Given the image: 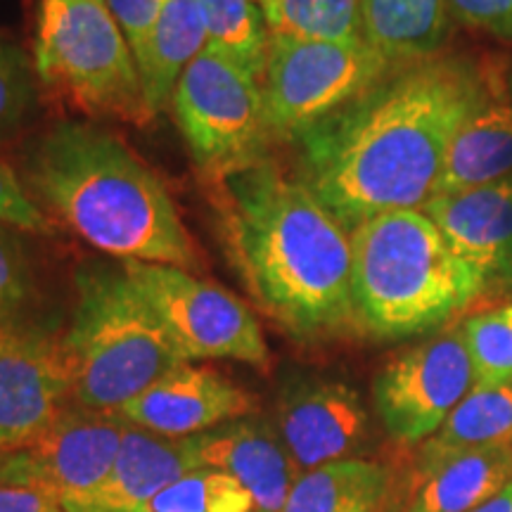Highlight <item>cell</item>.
I'll list each match as a JSON object with an SVG mask.
<instances>
[{
    "label": "cell",
    "instance_id": "1",
    "mask_svg": "<svg viewBox=\"0 0 512 512\" xmlns=\"http://www.w3.org/2000/svg\"><path fill=\"white\" fill-rule=\"evenodd\" d=\"M479 69L422 60L384 76L304 136V183L344 228L437 195L448 147L486 91Z\"/></svg>",
    "mask_w": 512,
    "mask_h": 512
},
{
    "label": "cell",
    "instance_id": "2",
    "mask_svg": "<svg viewBox=\"0 0 512 512\" xmlns=\"http://www.w3.org/2000/svg\"><path fill=\"white\" fill-rule=\"evenodd\" d=\"M214 185L223 245L261 311L304 339L354 328L351 233L309 185L271 162Z\"/></svg>",
    "mask_w": 512,
    "mask_h": 512
},
{
    "label": "cell",
    "instance_id": "3",
    "mask_svg": "<svg viewBox=\"0 0 512 512\" xmlns=\"http://www.w3.org/2000/svg\"><path fill=\"white\" fill-rule=\"evenodd\" d=\"M27 176L38 200L100 252L185 271L200 264L164 183L105 128H50L31 147Z\"/></svg>",
    "mask_w": 512,
    "mask_h": 512
},
{
    "label": "cell",
    "instance_id": "4",
    "mask_svg": "<svg viewBox=\"0 0 512 512\" xmlns=\"http://www.w3.org/2000/svg\"><path fill=\"white\" fill-rule=\"evenodd\" d=\"M351 247L356 328L375 339L437 330L484 287L422 209L384 211L358 223Z\"/></svg>",
    "mask_w": 512,
    "mask_h": 512
},
{
    "label": "cell",
    "instance_id": "5",
    "mask_svg": "<svg viewBox=\"0 0 512 512\" xmlns=\"http://www.w3.org/2000/svg\"><path fill=\"white\" fill-rule=\"evenodd\" d=\"M62 349L74 399L100 413H117L159 377L190 363L124 268L79 271Z\"/></svg>",
    "mask_w": 512,
    "mask_h": 512
},
{
    "label": "cell",
    "instance_id": "6",
    "mask_svg": "<svg viewBox=\"0 0 512 512\" xmlns=\"http://www.w3.org/2000/svg\"><path fill=\"white\" fill-rule=\"evenodd\" d=\"M34 60L83 112L147 124L136 55L105 0H43Z\"/></svg>",
    "mask_w": 512,
    "mask_h": 512
},
{
    "label": "cell",
    "instance_id": "7",
    "mask_svg": "<svg viewBox=\"0 0 512 512\" xmlns=\"http://www.w3.org/2000/svg\"><path fill=\"white\" fill-rule=\"evenodd\" d=\"M171 110L192 162L209 183L266 162L273 133L261 83L221 50L207 46L188 64Z\"/></svg>",
    "mask_w": 512,
    "mask_h": 512
},
{
    "label": "cell",
    "instance_id": "8",
    "mask_svg": "<svg viewBox=\"0 0 512 512\" xmlns=\"http://www.w3.org/2000/svg\"><path fill=\"white\" fill-rule=\"evenodd\" d=\"M366 38L347 43L271 36L261 91L273 138H299L389 74Z\"/></svg>",
    "mask_w": 512,
    "mask_h": 512
},
{
    "label": "cell",
    "instance_id": "9",
    "mask_svg": "<svg viewBox=\"0 0 512 512\" xmlns=\"http://www.w3.org/2000/svg\"><path fill=\"white\" fill-rule=\"evenodd\" d=\"M121 268L155 309L185 361L228 358L254 368L271 363L259 320L235 294L178 266L124 261Z\"/></svg>",
    "mask_w": 512,
    "mask_h": 512
},
{
    "label": "cell",
    "instance_id": "10",
    "mask_svg": "<svg viewBox=\"0 0 512 512\" xmlns=\"http://www.w3.org/2000/svg\"><path fill=\"white\" fill-rule=\"evenodd\" d=\"M477 387L463 328H448L389 361L373 382L384 430L399 444L427 441Z\"/></svg>",
    "mask_w": 512,
    "mask_h": 512
},
{
    "label": "cell",
    "instance_id": "11",
    "mask_svg": "<svg viewBox=\"0 0 512 512\" xmlns=\"http://www.w3.org/2000/svg\"><path fill=\"white\" fill-rule=\"evenodd\" d=\"M124 430L117 413L67 408L29 446L0 453V484L34 489L60 505L91 494L110 472Z\"/></svg>",
    "mask_w": 512,
    "mask_h": 512
},
{
    "label": "cell",
    "instance_id": "12",
    "mask_svg": "<svg viewBox=\"0 0 512 512\" xmlns=\"http://www.w3.org/2000/svg\"><path fill=\"white\" fill-rule=\"evenodd\" d=\"M72 392L62 342L0 328V453L29 446L67 411Z\"/></svg>",
    "mask_w": 512,
    "mask_h": 512
},
{
    "label": "cell",
    "instance_id": "13",
    "mask_svg": "<svg viewBox=\"0 0 512 512\" xmlns=\"http://www.w3.org/2000/svg\"><path fill=\"white\" fill-rule=\"evenodd\" d=\"M278 437L302 475L358 451L368 437V411L347 382L292 377L280 389Z\"/></svg>",
    "mask_w": 512,
    "mask_h": 512
},
{
    "label": "cell",
    "instance_id": "14",
    "mask_svg": "<svg viewBox=\"0 0 512 512\" xmlns=\"http://www.w3.org/2000/svg\"><path fill=\"white\" fill-rule=\"evenodd\" d=\"M254 413V399L211 368L183 363L119 408L128 425L159 437L188 439Z\"/></svg>",
    "mask_w": 512,
    "mask_h": 512
},
{
    "label": "cell",
    "instance_id": "15",
    "mask_svg": "<svg viewBox=\"0 0 512 512\" xmlns=\"http://www.w3.org/2000/svg\"><path fill=\"white\" fill-rule=\"evenodd\" d=\"M448 247L486 278L512 275V176L477 188L437 192L422 207Z\"/></svg>",
    "mask_w": 512,
    "mask_h": 512
},
{
    "label": "cell",
    "instance_id": "16",
    "mask_svg": "<svg viewBox=\"0 0 512 512\" xmlns=\"http://www.w3.org/2000/svg\"><path fill=\"white\" fill-rule=\"evenodd\" d=\"M200 460L188 439L159 437L126 422L117 458L91 494L64 501V512H143L159 491L185 472L197 470Z\"/></svg>",
    "mask_w": 512,
    "mask_h": 512
},
{
    "label": "cell",
    "instance_id": "17",
    "mask_svg": "<svg viewBox=\"0 0 512 512\" xmlns=\"http://www.w3.org/2000/svg\"><path fill=\"white\" fill-rule=\"evenodd\" d=\"M190 444L202 467H216L245 486L256 512H283L299 470L268 422L240 418L190 437Z\"/></svg>",
    "mask_w": 512,
    "mask_h": 512
},
{
    "label": "cell",
    "instance_id": "18",
    "mask_svg": "<svg viewBox=\"0 0 512 512\" xmlns=\"http://www.w3.org/2000/svg\"><path fill=\"white\" fill-rule=\"evenodd\" d=\"M498 83L486 91L448 147L437 192L477 188L512 176V98Z\"/></svg>",
    "mask_w": 512,
    "mask_h": 512
},
{
    "label": "cell",
    "instance_id": "19",
    "mask_svg": "<svg viewBox=\"0 0 512 512\" xmlns=\"http://www.w3.org/2000/svg\"><path fill=\"white\" fill-rule=\"evenodd\" d=\"M207 43V22L197 0H162L150 36L136 57L147 121L169 105L181 74Z\"/></svg>",
    "mask_w": 512,
    "mask_h": 512
},
{
    "label": "cell",
    "instance_id": "20",
    "mask_svg": "<svg viewBox=\"0 0 512 512\" xmlns=\"http://www.w3.org/2000/svg\"><path fill=\"white\" fill-rule=\"evenodd\" d=\"M512 439V382L475 387L420 448L415 479L425 482L448 460Z\"/></svg>",
    "mask_w": 512,
    "mask_h": 512
},
{
    "label": "cell",
    "instance_id": "21",
    "mask_svg": "<svg viewBox=\"0 0 512 512\" xmlns=\"http://www.w3.org/2000/svg\"><path fill=\"white\" fill-rule=\"evenodd\" d=\"M363 38L389 64L432 60L448 34V0H361Z\"/></svg>",
    "mask_w": 512,
    "mask_h": 512
},
{
    "label": "cell",
    "instance_id": "22",
    "mask_svg": "<svg viewBox=\"0 0 512 512\" xmlns=\"http://www.w3.org/2000/svg\"><path fill=\"white\" fill-rule=\"evenodd\" d=\"M392 470L382 463L344 458L302 472L283 512H384L392 496Z\"/></svg>",
    "mask_w": 512,
    "mask_h": 512
},
{
    "label": "cell",
    "instance_id": "23",
    "mask_svg": "<svg viewBox=\"0 0 512 512\" xmlns=\"http://www.w3.org/2000/svg\"><path fill=\"white\" fill-rule=\"evenodd\" d=\"M512 484V439L448 460L420 482L408 512H470Z\"/></svg>",
    "mask_w": 512,
    "mask_h": 512
},
{
    "label": "cell",
    "instance_id": "24",
    "mask_svg": "<svg viewBox=\"0 0 512 512\" xmlns=\"http://www.w3.org/2000/svg\"><path fill=\"white\" fill-rule=\"evenodd\" d=\"M271 36L347 43L363 38L361 0H259Z\"/></svg>",
    "mask_w": 512,
    "mask_h": 512
},
{
    "label": "cell",
    "instance_id": "25",
    "mask_svg": "<svg viewBox=\"0 0 512 512\" xmlns=\"http://www.w3.org/2000/svg\"><path fill=\"white\" fill-rule=\"evenodd\" d=\"M207 22L209 48L221 50L261 79L266 64L268 34L259 0H197Z\"/></svg>",
    "mask_w": 512,
    "mask_h": 512
},
{
    "label": "cell",
    "instance_id": "26",
    "mask_svg": "<svg viewBox=\"0 0 512 512\" xmlns=\"http://www.w3.org/2000/svg\"><path fill=\"white\" fill-rule=\"evenodd\" d=\"M143 512H256V505L238 479L216 467H197L159 491Z\"/></svg>",
    "mask_w": 512,
    "mask_h": 512
},
{
    "label": "cell",
    "instance_id": "27",
    "mask_svg": "<svg viewBox=\"0 0 512 512\" xmlns=\"http://www.w3.org/2000/svg\"><path fill=\"white\" fill-rule=\"evenodd\" d=\"M460 328L475 366L477 387L512 382V304L467 318Z\"/></svg>",
    "mask_w": 512,
    "mask_h": 512
},
{
    "label": "cell",
    "instance_id": "28",
    "mask_svg": "<svg viewBox=\"0 0 512 512\" xmlns=\"http://www.w3.org/2000/svg\"><path fill=\"white\" fill-rule=\"evenodd\" d=\"M34 79L22 50L0 38V140L10 138L34 107Z\"/></svg>",
    "mask_w": 512,
    "mask_h": 512
},
{
    "label": "cell",
    "instance_id": "29",
    "mask_svg": "<svg viewBox=\"0 0 512 512\" xmlns=\"http://www.w3.org/2000/svg\"><path fill=\"white\" fill-rule=\"evenodd\" d=\"M29 261L17 233L0 223V328L22 309L29 294Z\"/></svg>",
    "mask_w": 512,
    "mask_h": 512
},
{
    "label": "cell",
    "instance_id": "30",
    "mask_svg": "<svg viewBox=\"0 0 512 512\" xmlns=\"http://www.w3.org/2000/svg\"><path fill=\"white\" fill-rule=\"evenodd\" d=\"M0 223L29 233H48L50 223L24 183L8 164L0 162Z\"/></svg>",
    "mask_w": 512,
    "mask_h": 512
},
{
    "label": "cell",
    "instance_id": "31",
    "mask_svg": "<svg viewBox=\"0 0 512 512\" xmlns=\"http://www.w3.org/2000/svg\"><path fill=\"white\" fill-rule=\"evenodd\" d=\"M448 10L465 27L512 41V0H448Z\"/></svg>",
    "mask_w": 512,
    "mask_h": 512
},
{
    "label": "cell",
    "instance_id": "32",
    "mask_svg": "<svg viewBox=\"0 0 512 512\" xmlns=\"http://www.w3.org/2000/svg\"><path fill=\"white\" fill-rule=\"evenodd\" d=\"M105 3L112 10L114 19L119 22L128 43H131L133 55L138 57L147 36H150L162 0H105Z\"/></svg>",
    "mask_w": 512,
    "mask_h": 512
},
{
    "label": "cell",
    "instance_id": "33",
    "mask_svg": "<svg viewBox=\"0 0 512 512\" xmlns=\"http://www.w3.org/2000/svg\"><path fill=\"white\" fill-rule=\"evenodd\" d=\"M0 512H64L53 498L24 486L0 484Z\"/></svg>",
    "mask_w": 512,
    "mask_h": 512
},
{
    "label": "cell",
    "instance_id": "34",
    "mask_svg": "<svg viewBox=\"0 0 512 512\" xmlns=\"http://www.w3.org/2000/svg\"><path fill=\"white\" fill-rule=\"evenodd\" d=\"M470 512H512V484L505 486L501 494H496L491 501L479 505V508Z\"/></svg>",
    "mask_w": 512,
    "mask_h": 512
},
{
    "label": "cell",
    "instance_id": "35",
    "mask_svg": "<svg viewBox=\"0 0 512 512\" xmlns=\"http://www.w3.org/2000/svg\"><path fill=\"white\" fill-rule=\"evenodd\" d=\"M510 280H512V275H510Z\"/></svg>",
    "mask_w": 512,
    "mask_h": 512
}]
</instances>
